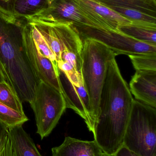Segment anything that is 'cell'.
I'll return each mask as SVG.
<instances>
[{
  "label": "cell",
  "mask_w": 156,
  "mask_h": 156,
  "mask_svg": "<svg viewBox=\"0 0 156 156\" xmlns=\"http://www.w3.org/2000/svg\"><path fill=\"white\" fill-rule=\"evenodd\" d=\"M134 100L113 58L108 63L93 133L94 141L103 153L112 155L123 144Z\"/></svg>",
  "instance_id": "cell-1"
},
{
  "label": "cell",
  "mask_w": 156,
  "mask_h": 156,
  "mask_svg": "<svg viewBox=\"0 0 156 156\" xmlns=\"http://www.w3.org/2000/svg\"><path fill=\"white\" fill-rule=\"evenodd\" d=\"M28 19L17 16L0 4V67L6 82L21 101H34L39 81L29 62L24 43Z\"/></svg>",
  "instance_id": "cell-2"
},
{
  "label": "cell",
  "mask_w": 156,
  "mask_h": 156,
  "mask_svg": "<svg viewBox=\"0 0 156 156\" xmlns=\"http://www.w3.org/2000/svg\"><path fill=\"white\" fill-rule=\"evenodd\" d=\"M81 39L83 45L81 55L82 77L89 97L90 115L94 130L99 116L100 98L106 78L108 63L115 58L116 56L111 49L99 41L89 38Z\"/></svg>",
  "instance_id": "cell-3"
},
{
  "label": "cell",
  "mask_w": 156,
  "mask_h": 156,
  "mask_svg": "<svg viewBox=\"0 0 156 156\" xmlns=\"http://www.w3.org/2000/svg\"><path fill=\"white\" fill-rule=\"evenodd\" d=\"M123 145L141 156H156V109L134 100Z\"/></svg>",
  "instance_id": "cell-4"
},
{
  "label": "cell",
  "mask_w": 156,
  "mask_h": 156,
  "mask_svg": "<svg viewBox=\"0 0 156 156\" xmlns=\"http://www.w3.org/2000/svg\"><path fill=\"white\" fill-rule=\"evenodd\" d=\"M28 20L47 43L56 56L57 65H74L81 61L83 46L82 40L70 25Z\"/></svg>",
  "instance_id": "cell-5"
},
{
  "label": "cell",
  "mask_w": 156,
  "mask_h": 156,
  "mask_svg": "<svg viewBox=\"0 0 156 156\" xmlns=\"http://www.w3.org/2000/svg\"><path fill=\"white\" fill-rule=\"evenodd\" d=\"M30 105L35 117L37 133L41 139L51 133L67 108L62 94L42 81L37 86L34 99Z\"/></svg>",
  "instance_id": "cell-6"
},
{
  "label": "cell",
  "mask_w": 156,
  "mask_h": 156,
  "mask_svg": "<svg viewBox=\"0 0 156 156\" xmlns=\"http://www.w3.org/2000/svg\"><path fill=\"white\" fill-rule=\"evenodd\" d=\"M70 25L81 39L91 38L99 41L111 49L116 56L156 53V45L138 41L119 31L76 23Z\"/></svg>",
  "instance_id": "cell-7"
},
{
  "label": "cell",
  "mask_w": 156,
  "mask_h": 156,
  "mask_svg": "<svg viewBox=\"0 0 156 156\" xmlns=\"http://www.w3.org/2000/svg\"><path fill=\"white\" fill-rule=\"evenodd\" d=\"M28 19L54 23H76L99 27L86 16L75 0H49L47 9Z\"/></svg>",
  "instance_id": "cell-8"
},
{
  "label": "cell",
  "mask_w": 156,
  "mask_h": 156,
  "mask_svg": "<svg viewBox=\"0 0 156 156\" xmlns=\"http://www.w3.org/2000/svg\"><path fill=\"white\" fill-rule=\"evenodd\" d=\"M24 36L26 51L36 76L39 81L50 85L62 93L58 69L38 49L31 37L28 22L24 29Z\"/></svg>",
  "instance_id": "cell-9"
},
{
  "label": "cell",
  "mask_w": 156,
  "mask_h": 156,
  "mask_svg": "<svg viewBox=\"0 0 156 156\" xmlns=\"http://www.w3.org/2000/svg\"><path fill=\"white\" fill-rule=\"evenodd\" d=\"M75 1L86 16L99 27L118 31L120 25L132 23L110 7L94 0Z\"/></svg>",
  "instance_id": "cell-10"
},
{
  "label": "cell",
  "mask_w": 156,
  "mask_h": 156,
  "mask_svg": "<svg viewBox=\"0 0 156 156\" xmlns=\"http://www.w3.org/2000/svg\"><path fill=\"white\" fill-rule=\"evenodd\" d=\"M129 89L137 101L156 108V71L136 70Z\"/></svg>",
  "instance_id": "cell-11"
},
{
  "label": "cell",
  "mask_w": 156,
  "mask_h": 156,
  "mask_svg": "<svg viewBox=\"0 0 156 156\" xmlns=\"http://www.w3.org/2000/svg\"><path fill=\"white\" fill-rule=\"evenodd\" d=\"M52 156H100L103 152L93 141H83L70 136L65 137L59 146L51 149Z\"/></svg>",
  "instance_id": "cell-12"
},
{
  "label": "cell",
  "mask_w": 156,
  "mask_h": 156,
  "mask_svg": "<svg viewBox=\"0 0 156 156\" xmlns=\"http://www.w3.org/2000/svg\"><path fill=\"white\" fill-rule=\"evenodd\" d=\"M8 135L14 156H42L23 125L8 128Z\"/></svg>",
  "instance_id": "cell-13"
},
{
  "label": "cell",
  "mask_w": 156,
  "mask_h": 156,
  "mask_svg": "<svg viewBox=\"0 0 156 156\" xmlns=\"http://www.w3.org/2000/svg\"><path fill=\"white\" fill-rule=\"evenodd\" d=\"M49 0H11L7 2L8 11L17 16L30 19L48 7Z\"/></svg>",
  "instance_id": "cell-14"
},
{
  "label": "cell",
  "mask_w": 156,
  "mask_h": 156,
  "mask_svg": "<svg viewBox=\"0 0 156 156\" xmlns=\"http://www.w3.org/2000/svg\"><path fill=\"white\" fill-rule=\"evenodd\" d=\"M118 31L138 41L156 45V26L130 23L120 25Z\"/></svg>",
  "instance_id": "cell-15"
},
{
  "label": "cell",
  "mask_w": 156,
  "mask_h": 156,
  "mask_svg": "<svg viewBox=\"0 0 156 156\" xmlns=\"http://www.w3.org/2000/svg\"><path fill=\"white\" fill-rule=\"evenodd\" d=\"M108 7L134 9L156 17V0H94Z\"/></svg>",
  "instance_id": "cell-16"
},
{
  "label": "cell",
  "mask_w": 156,
  "mask_h": 156,
  "mask_svg": "<svg viewBox=\"0 0 156 156\" xmlns=\"http://www.w3.org/2000/svg\"><path fill=\"white\" fill-rule=\"evenodd\" d=\"M109 7L132 23L156 26V17L134 9L114 6Z\"/></svg>",
  "instance_id": "cell-17"
},
{
  "label": "cell",
  "mask_w": 156,
  "mask_h": 156,
  "mask_svg": "<svg viewBox=\"0 0 156 156\" xmlns=\"http://www.w3.org/2000/svg\"><path fill=\"white\" fill-rule=\"evenodd\" d=\"M28 120L24 113L19 112L0 102V122L7 128L23 125Z\"/></svg>",
  "instance_id": "cell-18"
},
{
  "label": "cell",
  "mask_w": 156,
  "mask_h": 156,
  "mask_svg": "<svg viewBox=\"0 0 156 156\" xmlns=\"http://www.w3.org/2000/svg\"><path fill=\"white\" fill-rule=\"evenodd\" d=\"M0 102L13 110L24 113L22 102L6 82H0Z\"/></svg>",
  "instance_id": "cell-19"
},
{
  "label": "cell",
  "mask_w": 156,
  "mask_h": 156,
  "mask_svg": "<svg viewBox=\"0 0 156 156\" xmlns=\"http://www.w3.org/2000/svg\"><path fill=\"white\" fill-rule=\"evenodd\" d=\"M136 70L156 71V53L128 55Z\"/></svg>",
  "instance_id": "cell-20"
},
{
  "label": "cell",
  "mask_w": 156,
  "mask_h": 156,
  "mask_svg": "<svg viewBox=\"0 0 156 156\" xmlns=\"http://www.w3.org/2000/svg\"><path fill=\"white\" fill-rule=\"evenodd\" d=\"M28 24H29L31 37L38 49L43 56L50 59L53 62L55 66L58 69L56 58L49 47L47 43H46L41 34L39 33V31L29 21H28Z\"/></svg>",
  "instance_id": "cell-21"
},
{
  "label": "cell",
  "mask_w": 156,
  "mask_h": 156,
  "mask_svg": "<svg viewBox=\"0 0 156 156\" xmlns=\"http://www.w3.org/2000/svg\"><path fill=\"white\" fill-rule=\"evenodd\" d=\"M0 156H14L11 142L8 134L0 143Z\"/></svg>",
  "instance_id": "cell-22"
},
{
  "label": "cell",
  "mask_w": 156,
  "mask_h": 156,
  "mask_svg": "<svg viewBox=\"0 0 156 156\" xmlns=\"http://www.w3.org/2000/svg\"><path fill=\"white\" fill-rule=\"evenodd\" d=\"M111 156H141L136 153L129 150L128 148L123 145L120 148Z\"/></svg>",
  "instance_id": "cell-23"
},
{
  "label": "cell",
  "mask_w": 156,
  "mask_h": 156,
  "mask_svg": "<svg viewBox=\"0 0 156 156\" xmlns=\"http://www.w3.org/2000/svg\"><path fill=\"white\" fill-rule=\"evenodd\" d=\"M8 128L0 122V143L2 139L8 134Z\"/></svg>",
  "instance_id": "cell-24"
},
{
  "label": "cell",
  "mask_w": 156,
  "mask_h": 156,
  "mask_svg": "<svg viewBox=\"0 0 156 156\" xmlns=\"http://www.w3.org/2000/svg\"><path fill=\"white\" fill-rule=\"evenodd\" d=\"M6 82V78L2 70L0 67V82Z\"/></svg>",
  "instance_id": "cell-25"
},
{
  "label": "cell",
  "mask_w": 156,
  "mask_h": 156,
  "mask_svg": "<svg viewBox=\"0 0 156 156\" xmlns=\"http://www.w3.org/2000/svg\"><path fill=\"white\" fill-rule=\"evenodd\" d=\"M100 156H111V155L108 154H106V153H103V152H102V153L100 155Z\"/></svg>",
  "instance_id": "cell-26"
},
{
  "label": "cell",
  "mask_w": 156,
  "mask_h": 156,
  "mask_svg": "<svg viewBox=\"0 0 156 156\" xmlns=\"http://www.w3.org/2000/svg\"><path fill=\"white\" fill-rule=\"evenodd\" d=\"M1 1H2V2H4L6 3L7 2H9V1H11V0H1Z\"/></svg>",
  "instance_id": "cell-27"
}]
</instances>
